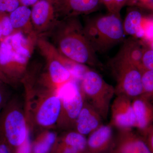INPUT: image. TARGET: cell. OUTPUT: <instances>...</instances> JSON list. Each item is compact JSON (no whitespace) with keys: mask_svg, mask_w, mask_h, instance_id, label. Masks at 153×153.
Returning a JSON list of instances; mask_svg holds the SVG:
<instances>
[{"mask_svg":"<svg viewBox=\"0 0 153 153\" xmlns=\"http://www.w3.org/2000/svg\"><path fill=\"white\" fill-rule=\"evenodd\" d=\"M142 96L153 104V71H142Z\"/></svg>","mask_w":153,"mask_h":153,"instance_id":"19","label":"cell"},{"mask_svg":"<svg viewBox=\"0 0 153 153\" xmlns=\"http://www.w3.org/2000/svg\"><path fill=\"white\" fill-rule=\"evenodd\" d=\"M113 127L110 123L103 124L89 135L87 140L88 153H110L114 137Z\"/></svg>","mask_w":153,"mask_h":153,"instance_id":"11","label":"cell"},{"mask_svg":"<svg viewBox=\"0 0 153 153\" xmlns=\"http://www.w3.org/2000/svg\"><path fill=\"white\" fill-rule=\"evenodd\" d=\"M102 4L104 5L108 11V13H116L115 10L114 0H100Z\"/></svg>","mask_w":153,"mask_h":153,"instance_id":"28","label":"cell"},{"mask_svg":"<svg viewBox=\"0 0 153 153\" xmlns=\"http://www.w3.org/2000/svg\"><path fill=\"white\" fill-rule=\"evenodd\" d=\"M143 21L142 15L140 11L136 10H129L123 22L125 35L139 38L145 36Z\"/></svg>","mask_w":153,"mask_h":153,"instance_id":"16","label":"cell"},{"mask_svg":"<svg viewBox=\"0 0 153 153\" xmlns=\"http://www.w3.org/2000/svg\"><path fill=\"white\" fill-rule=\"evenodd\" d=\"M82 92L88 103L107 120L110 111L111 105L115 88L106 82L97 71L88 69L81 79Z\"/></svg>","mask_w":153,"mask_h":153,"instance_id":"5","label":"cell"},{"mask_svg":"<svg viewBox=\"0 0 153 153\" xmlns=\"http://www.w3.org/2000/svg\"><path fill=\"white\" fill-rule=\"evenodd\" d=\"M16 149L15 153H31L32 146L29 134L25 142L16 148Z\"/></svg>","mask_w":153,"mask_h":153,"instance_id":"23","label":"cell"},{"mask_svg":"<svg viewBox=\"0 0 153 153\" xmlns=\"http://www.w3.org/2000/svg\"><path fill=\"white\" fill-rule=\"evenodd\" d=\"M62 102L57 96H52L46 100L38 111L37 121L41 126H48L57 120L61 110Z\"/></svg>","mask_w":153,"mask_h":153,"instance_id":"15","label":"cell"},{"mask_svg":"<svg viewBox=\"0 0 153 153\" xmlns=\"http://www.w3.org/2000/svg\"><path fill=\"white\" fill-rule=\"evenodd\" d=\"M141 1L146 6L153 9V0H142Z\"/></svg>","mask_w":153,"mask_h":153,"instance_id":"34","label":"cell"},{"mask_svg":"<svg viewBox=\"0 0 153 153\" xmlns=\"http://www.w3.org/2000/svg\"><path fill=\"white\" fill-rule=\"evenodd\" d=\"M115 10L116 13L120 14L122 9L127 5L129 0H114Z\"/></svg>","mask_w":153,"mask_h":153,"instance_id":"29","label":"cell"},{"mask_svg":"<svg viewBox=\"0 0 153 153\" xmlns=\"http://www.w3.org/2000/svg\"><path fill=\"white\" fill-rule=\"evenodd\" d=\"M110 153H152L144 137L133 129L118 131Z\"/></svg>","mask_w":153,"mask_h":153,"instance_id":"9","label":"cell"},{"mask_svg":"<svg viewBox=\"0 0 153 153\" xmlns=\"http://www.w3.org/2000/svg\"><path fill=\"white\" fill-rule=\"evenodd\" d=\"M4 139L13 148H16L27 137L25 118L16 109L9 111L5 114L2 123Z\"/></svg>","mask_w":153,"mask_h":153,"instance_id":"6","label":"cell"},{"mask_svg":"<svg viewBox=\"0 0 153 153\" xmlns=\"http://www.w3.org/2000/svg\"><path fill=\"white\" fill-rule=\"evenodd\" d=\"M10 20L14 30H26L27 34L32 35L31 10L27 7L21 5L10 13Z\"/></svg>","mask_w":153,"mask_h":153,"instance_id":"17","label":"cell"},{"mask_svg":"<svg viewBox=\"0 0 153 153\" xmlns=\"http://www.w3.org/2000/svg\"><path fill=\"white\" fill-rule=\"evenodd\" d=\"M21 5L28 6L34 5L39 0H19Z\"/></svg>","mask_w":153,"mask_h":153,"instance_id":"31","label":"cell"},{"mask_svg":"<svg viewBox=\"0 0 153 153\" xmlns=\"http://www.w3.org/2000/svg\"><path fill=\"white\" fill-rule=\"evenodd\" d=\"M103 120L91 105L84 103L76 121L77 131L84 136L89 135L103 124Z\"/></svg>","mask_w":153,"mask_h":153,"instance_id":"14","label":"cell"},{"mask_svg":"<svg viewBox=\"0 0 153 153\" xmlns=\"http://www.w3.org/2000/svg\"><path fill=\"white\" fill-rule=\"evenodd\" d=\"M56 140L54 133L49 132L36 142L33 149L34 153H48Z\"/></svg>","mask_w":153,"mask_h":153,"instance_id":"20","label":"cell"},{"mask_svg":"<svg viewBox=\"0 0 153 153\" xmlns=\"http://www.w3.org/2000/svg\"><path fill=\"white\" fill-rule=\"evenodd\" d=\"M56 35L57 50L67 59L82 65L101 68L96 53L85 37L76 17L64 19L59 24Z\"/></svg>","mask_w":153,"mask_h":153,"instance_id":"1","label":"cell"},{"mask_svg":"<svg viewBox=\"0 0 153 153\" xmlns=\"http://www.w3.org/2000/svg\"><path fill=\"white\" fill-rule=\"evenodd\" d=\"M0 81L7 82L9 81V79L3 73L1 69L0 68Z\"/></svg>","mask_w":153,"mask_h":153,"instance_id":"32","label":"cell"},{"mask_svg":"<svg viewBox=\"0 0 153 153\" xmlns=\"http://www.w3.org/2000/svg\"><path fill=\"white\" fill-rule=\"evenodd\" d=\"M137 1V0H129L128 3L127 5H130L133 4L134 3H135ZM139 1H142V0H139Z\"/></svg>","mask_w":153,"mask_h":153,"instance_id":"35","label":"cell"},{"mask_svg":"<svg viewBox=\"0 0 153 153\" xmlns=\"http://www.w3.org/2000/svg\"><path fill=\"white\" fill-rule=\"evenodd\" d=\"M55 11L66 18L88 15L98 10L102 4L100 0H52Z\"/></svg>","mask_w":153,"mask_h":153,"instance_id":"10","label":"cell"},{"mask_svg":"<svg viewBox=\"0 0 153 153\" xmlns=\"http://www.w3.org/2000/svg\"><path fill=\"white\" fill-rule=\"evenodd\" d=\"M6 12L7 10L4 0H0V13H5Z\"/></svg>","mask_w":153,"mask_h":153,"instance_id":"33","label":"cell"},{"mask_svg":"<svg viewBox=\"0 0 153 153\" xmlns=\"http://www.w3.org/2000/svg\"><path fill=\"white\" fill-rule=\"evenodd\" d=\"M136 119V127L143 135L153 125V104L141 96L132 100Z\"/></svg>","mask_w":153,"mask_h":153,"instance_id":"13","label":"cell"},{"mask_svg":"<svg viewBox=\"0 0 153 153\" xmlns=\"http://www.w3.org/2000/svg\"><path fill=\"white\" fill-rule=\"evenodd\" d=\"M143 70L153 71V49H147L143 51L141 60Z\"/></svg>","mask_w":153,"mask_h":153,"instance_id":"22","label":"cell"},{"mask_svg":"<svg viewBox=\"0 0 153 153\" xmlns=\"http://www.w3.org/2000/svg\"><path fill=\"white\" fill-rule=\"evenodd\" d=\"M110 123L118 131L133 129L136 119L132 100L123 95H116L111 105Z\"/></svg>","mask_w":153,"mask_h":153,"instance_id":"7","label":"cell"},{"mask_svg":"<svg viewBox=\"0 0 153 153\" xmlns=\"http://www.w3.org/2000/svg\"><path fill=\"white\" fill-rule=\"evenodd\" d=\"M143 136L146 139L151 152L153 153V125L148 130Z\"/></svg>","mask_w":153,"mask_h":153,"instance_id":"25","label":"cell"},{"mask_svg":"<svg viewBox=\"0 0 153 153\" xmlns=\"http://www.w3.org/2000/svg\"><path fill=\"white\" fill-rule=\"evenodd\" d=\"M70 146L62 144L59 149V153H85Z\"/></svg>","mask_w":153,"mask_h":153,"instance_id":"26","label":"cell"},{"mask_svg":"<svg viewBox=\"0 0 153 153\" xmlns=\"http://www.w3.org/2000/svg\"><path fill=\"white\" fill-rule=\"evenodd\" d=\"M7 12L10 13L20 6L19 0H4Z\"/></svg>","mask_w":153,"mask_h":153,"instance_id":"24","label":"cell"},{"mask_svg":"<svg viewBox=\"0 0 153 153\" xmlns=\"http://www.w3.org/2000/svg\"><path fill=\"white\" fill-rule=\"evenodd\" d=\"M11 148L4 140L0 141V153H13Z\"/></svg>","mask_w":153,"mask_h":153,"instance_id":"30","label":"cell"},{"mask_svg":"<svg viewBox=\"0 0 153 153\" xmlns=\"http://www.w3.org/2000/svg\"><path fill=\"white\" fill-rule=\"evenodd\" d=\"M151 47H152L151 49H153V41L152 42V44H151Z\"/></svg>","mask_w":153,"mask_h":153,"instance_id":"37","label":"cell"},{"mask_svg":"<svg viewBox=\"0 0 153 153\" xmlns=\"http://www.w3.org/2000/svg\"><path fill=\"white\" fill-rule=\"evenodd\" d=\"M26 34L16 31L0 43V68L8 78L25 67L31 57L35 36Z\"/></svg>","mask_w":153,"mask_h":153,"instance_id":"4","label":"cell"},{"mask_svg":"<svg viewBox=\"0 0 153 153\" xmlns=\"http://www.w3.org/2000/svg\"><path fill=\"white\" fill-rule=\"evenodd\" d=\"M109 64L116 82L115 95L126 96L131 100L142 95L143 69L122 47Z\"/></svg>","mask_w":153,"mask_h":153,"instance_id":"3","label":"cell"},{"mask_svg":"<svg viewBox=\"0 0 153 153\" xmlns=\"http://www.w3.org/2000/svg\"><path fill=\"white\" fill-rule=\"evenodd\" d=\"M85 153H88L86 152H85Z\"/></svg>","mask_w":153,"mask_h":153,"instance_id":"38","label":"cell"},{"mask_svg":"<svg viewBox=\"0 0 153 153\" xmlns=\"http://www.w3.org/2000/svg\"><path fill=\"white\" fill-rule=\"evenodd\" d=\"M57 95L68 118L71 121H76L84 103L77 83L72 79L60 85L58 88Z\"/></svg>","mask_w":153,"mask_h":153,"instance_id":"8","label":"cell"},{"mask_svg":"<svg viewBox=\"0 0 153 153\" xmlns=\"http://www.w3.org/2000/svg\"><path fill=\"white\" fill-rule=\"evenodd\" d=\"M147 25L143 26L145 31V36L149 39H153V22H148Z\"/></svg>","mask_w":153,"mask_h":153,"instance_id":"27","label":"cell"},{"mask_svg":"<svg viewBox=\"0 0 153 153\" xmlns=\"http://www.w3.org/2000/svg\"><path fill=\"white\" fill-rule=\"evenodd\" d=\"M9 16L0 13V39H3L15 33Z\"/></svg>","mask_w":153,"mask_h":153,"instance_id":"21","label":"cell"},{"mask_svg":"<svg viewBox=\"0 0 153 153\" xmlns=\"http://www.w3.org/2000/svg\"><path fill=\"white\" fill-rule=\"evenodd\" d=\"M3 101V96L2 93L1 91L0 88V105L1 104Z\"/></svg>","mask_w":153,"mask_h":153,"instance_id":"36","label":"cell"},{"mask_svg":"<svg viewBox=\"0 0 153 153\" xmlns=\"http://www.w3.org/2000/svg\"><path fill=\"white\" fill-rule=\"evenodd\" d=\"M63 144L78 149L86 152L87 139L85 136L78 132H71L66 135L63 140Z\"/></svg>","mask_w":153,"mask_h":153,"instance_id":"18","label":"cell"},{"mask_svg":"<svg viewBox=\"0 0 153 153\" xmlns=\"http://www.w3.org/2000/svg\"><path fill=\"white\" fill-rule=\"evenodd\" d=\"M83 31L96 53L102 54L120 44L125 33L120 14L108 13L86 20Z\"/></svg>","mask_w":153,"mask_h":153,"instance_id":"2","label":"cell"},{"mask_svg":"<svg viewBox=\"0 0 153 153\" xmlns=\"http://www.w3.org/2000/svg\"><path fill=\"white\" fill-rule=\"evenodd\" d=\"M56 11L52 0H39L31 10V22L38 33L44 32L54 22Z\"/></svg>","mask_w":153,"mask_h":153,"instance_id":"12","label":"cell"}]
</instances>
